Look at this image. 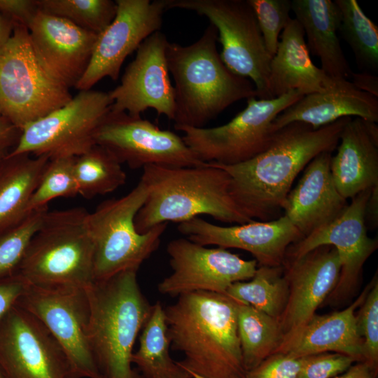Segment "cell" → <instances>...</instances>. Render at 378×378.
<instances>
[{"mask_svg":"<svg viewBox=\"0 0 378 378\" xmlns=\"http://www.w3.org/2000/svg\"><path fill=\"white\" fill-rule=\"evenodd\" d=\"M351 117H343L314 130L293 122L276 131L270 145L241 163L223 165L209 162L230 176V195L252 220L269 221L280 216L292 185L307 165L322 153H332Z\"/></svg>","mask_w":378,"mask_h":378,"instance_id":"6da1fadb","label":"cell"},{"mask_svg":"<svg viewBox=\"0 0 378 378\" xmlns=\"http://www.w3.org/2000/svg\"><path fill=\"white\" fill-rule=\"evenodd\" d=\"M240 302L225 293L196 291L164 307L170 348L178 364L204 378H246L237 329Z\"/></svg>","mask_w":378,"mask_h":378,"instance_id":"7a4b0ae2","label":"cell"},{"mask_svg":"<svg viewBox=\"0 0 378 378\" xmlns=\"http://www.w3.org/2000/svg\"><path fill=\"white\" fill-rule=\"evenodd\" d=\"M217 41V29L210 23L188 46L167 44L166 59L174 81V127H204L232 104L258 97L252 81L224 64Z\"/></svg>","mask_w":378,"mask_h":378,"instance_id":"3957f363","label":"cell"},{"mask_svg":"<svg viewBox=\"0 0 378 378\" xmlns=\"http://www.w3.org/2000/svg\"><path fill=\"white\" fill-rule=\"evenodd\" d=\"M141 179L148 188V195L134 218L139 233L161 223H180L202 214L226 223L253 221L232 199L228 174L210 163L184 167L148 165L143 168Z\"/></svg>","mask_w":378,"mask_h":378,"instance_id":"277c9868","label":"cell"},{"mask_svg":"<svg viewBox=\"0 0 378 378\" xmlns=\"http://www.w3.org/2000/svg\"><path fill=\"white\" fill-rule=\"evenodd\" d=\"M136 272L124 271L85 288L90 342L106 378H140L132 369L131 356L153 305L141 291Z\"/></svg>","mask_w":378,"mask_h":378,"instance_id":"5b68a950","label":"cell"},{"mask_svg":"<svg viewBox=\"0 0 378 378\" xmlns=\"http://www.w3.org/2000/svg\"><path fill=\"white\" fill-rule=\"evenodd\" d=\"M83 207L48 211L17 273L29 285L87 288L94 282V245Z\"/></svg>","mask_w":378,"mask_h":378,"instance_id":"8992f818","label":"cell"},{"mask_svg":"<svg viewBox=\"0 0 378 378\" xmlns=\"http://www.w3.org/2000/svg\"><path fill=\"white\" fill-rule=\"evenodd\" d=\"M148 195L140 179L127 195L105 200L88 214V226L94 245V281H104L124 271H138L157 249L168 223L145 233L134 225L135 216Z\"/></svg>","mask_w":378,"mask_h":378,"instance_id":"52a82bcc","label":"cell"},{"mask_svg":"<svg viewBox=\"0 0 378 378\" xmlns=\"http://www.w3.org/2000/svg\"><path fill=\"white\" fill-rule=\"evenodd\" d=\"M69 89L50 77L33 51L28 28L15 22L0 50V114L20 130L69 102Z\"/></svg>","mask_w":378,"mask_h":378,"instance_id":"ba28073f","label":"cell"},{"mask_svg":"<svg viewBox=\"0 0 378 378\" xmlns=\"http://www.w3.org/2000/svg\"><path fill=\"white\" fill-rule=\"evenodd\" d=\"M303 96L292 90L272 99L251 97L246 106L227 123L214 127H177L196 157L205 163L232 165L259 155L270 145L273 122Z\"/></svg>","mask_w":378,"mask_h":378,"instance_id":"9c48e42d","label":"cell"},{"mask_svg":"<svg viewBox=\"0 0 378 378\" xmlns=\"http://www.w3.org/2000/svg\"><path fill=\"white\" fill-rule=\"evenodd\" d=\"M179 8L206 17L218 31L224 64L254 84L258 99H270L268 52L254 10L248 0H167Z\"/></svg>","mask_w":378,"mask_h":378,"instance_id":"30bf717a","label":"cell"},{"mask_svg":"<svg viewBox=\"0 0 378 378\" xmlns=\"http://www.w3.org/2000/svg\"><path fill=\"white\" fill-rule=\"evenodd\" d=\"M108 92L80 90L64 106L26 125L10 155L50 159L78 157L95 145L94 134L111 111Z\"/></svg>","mask_w":378,"mask_h":378,"instance_id":"8fae6325","label":"cell"},{"mask_svg":"<svg viewBox=\"0 0 378 378\" xmlns=\"http://www.w3.org/2000/svg\"><path fill=\"white\" fill-rule=\"evenodd\" d=\"M16 304L38 318L55 338L67 357L74 378H106L90 342L85 288L29 285Z\"/></svg>","mask_w":378,"mask_h":378,"instance_id":"7c38bea8","label":"cell"},{"mask_svg":"<svg viewBox=\"0 0 378 378\" xmlns=\"http://www.w3.org/2000/svg\"><path fill=\"white\" fill-rule=\"evenodd\" d=\"M95 144L132 169L148 165L184 167L206 163L200 160L182 137L160 129L148 120L110 111L94 134Z\"/></svg>","mask_w":378,"mask_h":378,"instance_id":"4fadbf2b","label":"cell"},{"mask_svg":"<svg viewBox=\"0 0 378 378\" xmlns=\"http://www.w3.org/2000/svg\"><path fill=\"white\" fill-rule=\"evenodd\" d=\"M0 368L6 378H74L55 338L17 304L0 323Z\"/></svg>","mask_w":378,"mask_h":378,"instance_id":"5bb4252c","label":"cell"},{"mask_svg":"<svg viewBox=\"0 0 378 378\" xmlns=\"http://www.w3.org/2000/svg\"><path fill=\"white\" fill-rule=\"evenodd\" d=\"M172 272L158 286L172 297L196 291L225 293L237 281L251 279L256 260H246L225 248H206L187 238L172 240L167 248Z\"/></svg>","mask_w":378,"mask_h":378,"instance_id":"9a60e30c","label":"cell"},{"mask_svg":"<svg viewBox=\"0 0 378 378\" xmlns=\"http://www.w3.org/2000/svg\"><path fill=\"white\" fill-rule=\"evenodd\" d=\"M113 21L97 35L88 66L75 88L88 90L105 77L117 80L122 65L152 34L160 31L167 0H116Z\"/></svg>","mask_w":378,"mask_h":378,"instance_id":"2e32d148","label":"cell"},{"mask_svg":"<svg viewBox=\"0 0 378 378\" xmlns=\"http://www.w3.org/2000/svg\"><path fill=\"white\" fill-rule=\"evenodd\" d=\"M371 190L351 198L337 218L291 244L286 251V260H293L321 246L337 250L341 269L329 295L334 300L346 298L356 288L365 261L377 248V239L368 235L365 218Z\"/></svg>","mask_w":378,"mask_h":378,"instance_id":"e0dca14e","label":"cell"},{"mask_svg":"<svg viewBox=\"0 0 378 378\" xmlns=\"http://www.w3.org/2000/svg\"><path fill=\"white\" fill-rule=\"evenodd\" d=\"M168 43L166 35L158 31L139 46L120 84L108 92L113 101L111 111L139 117L152 108L158 116L174 120L175 92L166 59Z\"/></svg>","mask_w":378,"mask_h":378,"instance_id":"ac0fdd59","label":"cell"},{"mask_svg":"<svg viewBox=\"0 0 378 378\" xmlns=\"http://www.w3.org/2000/svg\"><path fill=\"white\" fill-rule=\"evenodd\" d=\"M178 230L202 246L216 245L249 252L259 266H283L288 247L302 238L299 230L284 215L269 221L253 220L223 227L195 217L178 223Z\"/></svg>","mask_w":378,"mask_h":378,"instance_id":"d6986e66","label":"cell"},{"mask_svg":"<svg viewBox=\"0 0 378 378\" xmlns=\"http://www.w3.org/2000/svg\"><path fill=\"white\" fill-rule=\"evenodd\" d=\"M27 28L41 67L66 88H75L88 66L97 35L39 9Z\"/></svg>","mask_w":378,"mask_h":378,"instance_id":"ffe728a7","label":"cell"},{"mask_svg":"<svg viewBox=\"0 0 378 378\" xmlns=\"http://www.w3.org/2000/svg\"><path fill=\"white\" fill-rule=\"evenodd\" d=\"M284 272L288 297L279 322L284 335L305 324L335 288L341 264L332 246L317 247L303 256L286 260Z\"/></svg>","mask_w":378,"mask_h":378,"instance_id":"44dd1931","label":"cell"},{"mask_svg":"<svg viewBox=\"0 0 378 378\" xmlns=\"http://www.w3.org/2000/svg\"><path fill=\"white\" fill-rule=\"evenodd\" d=\"M332 153H322L304 168L283 210L302 237L337 218L348 204L337 190L331 171Z\"/></svg>","mask_w":378,"mask_h":378,"instance_id":"7402d4cb","label":"cell"},{"mask_svg":"<svg viewBox=\"0 0 378 378\" xmlns=\"http://www.w3.org/2000/svg\"><path fill=\"white\" fill-rule=\"evenodd\" d=\"M367 291L346 308L330 314H314L295 331L285 334L276 353L294 358L335 352L365 361L364 347L355 310Z\"/></svg>","mask_w":378,"mask_h":378,"instance_id":"603a6c76","label":"cell"},{"mask_svg":"<svg viewBox=\"0 0 378 378\" xmlns=\"http://www.w3.org/2000/svg\"><path fill=\"white\" fill-rule=\"evenodd\" d=\"M330 171L335 186L346 200L378 186V127L352 118L340 134Z\"/></svg>","mask_w":378,"mask_h":378,"instance_id":"cb8c5ba5","label":"cell"},{"mask_svg":"<svg viewBox=\"0 0 378 378\" xmlns=\"http://www.w3.org/2000/svg\"><path fill=\"white\" fill-rule=\"evenodd\" d=\"M351 116L377 122L378 98L357 89L348 80H335L326 91L304 95L286 108L274 120L273 131L293 122L316 130Z\"/></svg>","mask_w":378,"mask_h":378,"instance_id":"d4e9b609","label":"cell"},{"mask_svg":"<svg viewBox=\"0 0 378 378\" xmlns=\"http://www.w3.org/2000/svg\"><path fill=\"white\" fill-rule=\"evenodd\" d=\"M304 31L295 18L282 31L276 53L272 57L268 78L270 99L298 90L304 95L322 92L335 80L312 62Z\"/></svg>","mask_w":378,"mask_h":378,"instance_id":"484cf974","label":"cell"},{"mask_svg":"<svg viewBox=\"0 0 378 378\" xmlns=\"http://www.w3.org/2000/svg\"><path fill=\"white\" fill-rule=\"evenodd\" d=\"M291 10L307 36L309 52L320 59L322 71L333 79L351 78L352 71L337 36L341 14L332 0H293Z\"/></svg>","mask_w":378,"mask_h":378,"instance_id":"4316f807","label":"cell"},{"mask_svg":"<svg viewBox=\"0 0 378 378\" xmlns=\"http://www.w3.org/2000/svg\"><path fill=\"white\" fill-rule=\"evenodd\" d=\"M50 158L7 154L0 160V229L13 225L29 213L27 206Z\"/></svg>","mask_w":378,"mask_h":378,"instance_id":"83f0119b","label":"cell"},{"mask_svg":"<svg viewBox=\"0 0 378 378\" xmlns=\"http://www.w3.org/2000/svg\"><path fill=\"white\" fill-rule=\"evenodd\" d=\"M139 346L131 356L144 378H192L169 355L164 307L160 302L153 305L150 315L141 330Z\"/></svg>","mask_w":378,"mask_h":378,"instance_id":"f1b7e54d","label":"cell"},{"mask_svg":"<svg viewBox=\"0 0 378 378\" xmlns=\"http://www.w3.org/2000/svg\"><path fill=\"white\" fill-rule=\"evenodd\" d=\"M237 329L246 372L276 352L284 337L279 319L239 303Z\"/></svg>","mask_w":378,"mask_h":378,"instance_id":"f546056e","label":"cell"},{"mask_svg":"<svg viewBox=\"0 0 378 378\" xmlns=\"http://www.w3.org/2000/svg\"><path fill=\"white\" fill-rule=\"evenodd\" d=\"M225 294L279 321L288 297L284 267L259 266L251 279L232 284Z\"/></svg>","mask_w":378,"mask_h":378,"instance_id":"4dcf8cb0","label":"cell"},{"mask_svg":"<svg viewBox=\"0 0 378 378\" xmlns=\"http://www.w3.org/2000/svg\"><path fill=\"white\" fill-rule=\"evenodd\" d=\"M121 163L105 148L95 144L76 157L78 195L85 199L104 195L124 185L127 176Z\"/></svg>","mask_w":378,"mask_h":378,"instance_id":"1f68e13d","label":"cell"},{"mask_svg":"<svg viewBox=\"0 0 378 378\" xmlns=\"http://www.w3.org/2000/svg\"><path fill=\"white\" fill-rule=\"evenodd\" d=\"M341 14L339 28L351 47L362 71L378 69V27L363 13L356 0H335Z\"/></svg>","mask_w":378,"mask_h":378,"instance_id":"d6a6232c","label":"cell"},{"mask_svg":"<svg viewBox=\"0 0 378 378\" xmlns=\"http://www.w3.org/2000/svg\"><path fill=\"white\" fill-rule=\"evenodd\" d=\"M38 9L67 20L98 35L114 19L117 4L111 0H36Z\"/></svg>","mask_w":378,"mask_h":378,"instance_id":"836d02e7","label":"cell"},{"mask_svg":"<svg viewBox=\"0 0 378 378\" xmlns=\"http://www.w3.org/2000/svg\"><path fill=\"white\" fill-rule=\"evenodd\" d=\"M76 157L67 156L50 159L38 185L32 195L27 211L48 206L57 197H74L78 195L75 174Z\"/></svg>","mask_w":378,"mask_h":378,"instance_id":"e575fe53","label":"cell"},{"mask_svg":"<svg viewBox=\"0 0 378 378\" xmlns=\"http://www.w3.org/2000/svg\"><path fill=\"white\" fill-rule=\"evenodd\" d=\"M48 211V206L34 210L20 222L0 229V276L17 273L27 245Z\"/></svg>","mask_w":378,"mask_h":378,"instance_id":"d590c367","label":"cell"},{"mask_svg":"<svg viewBox=\"0 0 378 378\" xmlns=\"http://www.w3.org/2000/svg\"><path fill=\"white\" fill-rule=\"evenodd\" d=\"M255 14L265 47L272 57L276 53L279 37L291 18L290 0H248Z\"/></svg>","mask_w":378,"mask_h":378,"instance_id":"8d00e7d4","label":"cell"},{"mask_svg":"<svg viewBox=\"0 0 378 378\" xmlns=\"http://www.w3.org/2000/svg\"><path fill=\"white\" fill-rule=\"evenodd\" d=\"M356 316L363 342L365 361L377 368L378 363V281L376 274Z\"/></svg>","mask_w":378,"mask_h":378,"instance_id":"74e56055","label":"cell"},{"mask_svg":"<svg viewBox=\"0 0 378 378\" xmlns=\"http://www.w3.org/2000/svg\"><path fill=\"white\" fill-rule=\"evenodd\" d=\"M302 358L303 363L298 378H333L346 372L356 362L349 356L335 352Z\"/></svg>","mask_w":378,"mask_h":378,"instance_id":"f35d334b","label":"cell"},{"mask_svg":"<svg viewBox=\"0 0 378 378\" xmlns=\"http://www.w3.org/2000/svg\"><path fill=\"white\" fill-rule=\"evenodd\" d=\"M302 358L274 353L248 371L246 378H298Z\"/></svg>","mask_w":378,"mask_h":378,"instance_id":"ab89813d","label":"cell"},{"mask_svg":"<svg viewBox=\"0 0 378 378\" xmlns=\"http://www.w3.org/2000/svg\"><path fill=\"white\" fill-rule=\"evenodd\" d=\"M29 286L18 273L0 276V323Z\"/></svg>","mask_w":378,"mask_h":378,"instance_id":"60d3db41","label":"cell"},{"mask_svg":"<svg viewBox=\"0 0 378 378\" xmlns=\"http://www.w3.org/2000/svg\"><path fill=\"white\" fill-rule=\"evenodd\" d=\"M38 10L36 0H0V13L27 27Z\"/></svg>","mask_w":378,"mask_h":378,"instance_id":"b9f144b4","label":"cell"},{"mask_svg":"<svg viewBox=\"0 0 378 378\" xmlns=\"http://www.w3.org/2000/svg\"><path fill=\"white\" fill-rule=\"evenodd\" d=\"M22 130L0 114V147L9 150L14 148L20 137Z\"/></svg>","mask_w":378,"mask_h":378,"instance_id":"7bdbcfd3","label":"cell"},{"mask_svg":"<svg viewBox=\"0 0 378 378\" xmlns=\"http://www.w3.org/2000/svg\"><path fill=\"white\" fill-rule=\"evenodd\" d=\"M352 84L358 90L378 98V77L372 73L352 72Z\"/></svg>","mask_w":378,"mask_h":378,"instance_id":"ee69618b","label":"cell"},{"mask_svg":"<svg viewBox=\"0 0 378 378\" xmlns=\"http://www.w3.org/2000/svg\"><path fill=\"white\" fill-rule=\"evenodd\" d=\"M377 368L365 361L357 362L346 372L333 378H377Z\"/></svg>","mask_w":378,"mask_h":378,"instance_id":"f6af8a7d","label":"cell"},{"mask_svg":"<svg viewBox=\"0 0 378 378\" xmlns=\"http://www.w3.org/2000/svg\"><path fill=\"white\" fill-rule=\"evenodd\" d=\"M378 186L371 190L370 195L365 208V222L368 220L372 227L377 225Z\"/></svg>","mask_w":378,"mask_h":378,"instance_id":"bcb514c9","label":"cell"},{"mask_svg":"<svg viewBox=\"0 0 378 378\" xmlns=\"http://www.w3.org/2000/svg\"><path fill=\"white\" fill-rule=\"evenodd\" d=\"M16 22L0 13V50L10 38Z\"/></svg>","mask_w":378,"mask_h":378,"instance_id":"7dc6e473","label":"cell"},{"mask_svg":"<svg viewBox=\"0 0 378 378\" xmlns=\"http://www.w3.org/2000/svg\"><path fill=\"white\" fill-rule=\"evenodd\" d=\"M9 153V150L6 148H3L0 147V160L5 157L8 153Z\"/></svg>","mask_w":378,"mask_h":378,"instance_id":"c3c4849f","label":"cell"},{"mask_svg":"<svg viewBox=\"0 0 378 378\" xmlns=\"http://www.w3.org/2000/svg\"><path fill=\"white\" fill-rule=\"evenodd\" d=\"M191 375H192V378H204L202 377H200V376H199L197 374H191Z\"/></svg>","mask_w":378,"mask_h":378,"instance_id":"681fc988","label":"cell"},{"mask_svg":"<svg viewBox=\"0 0 378 378\" xmlns=\"http://www.w3.org/2000/svg\"><path fill=\"white\" fill-rule=\"evenodd\" d=\"M0 378H6L0 368Z\"/></svg>","mask_w":378,"mask_h":378,"instance_id":"f907efd6","label":"cell"}]
</instances>
